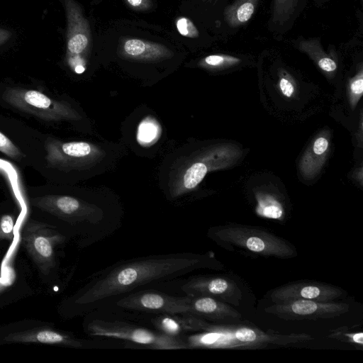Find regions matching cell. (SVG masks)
Wrapping results in <instances>:
<instances>
[{
  "label": "cell",
  "mask_w": 363,
  "mask_h": 363,
  "mask_svg": "<svg viewBox=\"0 0 363 363\" xmlns=\"http://www.w3.org/2000/svg\"><path fill=\"white\" fill-rule=\"evenodd\" d=\"M181 289L189 296H210L236 306L242 298V292L236 283L220 276H195L186 281Z\"/></svg>",
  "instance_id": "30bf717a"
},
{
  "label": "cell",
  "mask_w": 363,
  "mask_h": 363,
  "mask_svg": "<svg viewBox=\"0 0 363 363\" xmlns=\"http://www.w3.org/2000/svg\"><path fill=\"white\" fill-rule=\"evenodd\" d=\"M328 337L348 342L354 345L363 346L362 332H350L346 327H341L332 331Z\"/></svg>",
  "instance_id": "44dd1931"
},
{
  "label": "cell",
  "mask_w": 363,
  "mask_h": 363,
  "mask_svg": "<svg viewBox=\"0 0 363 363\" xmlns=\"http://www.w3.org/2000/svg\"><path fill=\"white\" fill-rule=\"evenodd\" d=\"M34 203L67 222L86 224L98 239L107 233L100 228L103 227L104 211L94 204L65 195H48L37 198Z\"/></svg>",
  "instance_id": "5b68a950"
},
{
  "label": "cell",
  "mask_w": 363,
  "mask_h": 363,
  "mask_svg": "<svg viewBox=\"0 0 363 363\" xmlns=\"http://www.w3.org/2000/svg\"><path fill=\"white\" fill-rule=\"evenodd\" d=\"M152 321L158 331L169 336L178 337L185 330L182 318H173L169 314H162Z\"/></svg>",
  "instance_id": "ac0fdd59"
},
{
  "label": "cell",
  "mask_w": 363,
  "mask_h": 363,
  "mask_svg": "<svg viewBox=\"0 0 363 363\" xmlns=\"http://www.w3.org/2000/svg\"><path fill=\"white\" fill-rule=\"evenodd\" d=\"M123 52L125 56L135 60L154 61L169 57L172 53L163 45L132 38L123 45Z\"/></svg>",
  "instance_id": "2e32d148"
},
{
  "label": "cell",
  "mask_w": 363,
  "mask_h": 363,
  "mask_svg": "<svg viewBox=\"0 0 363 363\" xmlns=\"http://www.w3.org/2000/svg\"><path fill=\"white\" fill-rule=\"evenodd\" d=\"M328 147V142L325 138H319L316 139L313 144V152L316 155L323 154Z\"/></svg>",
  "instance_id": "4316f807"
},
{
  "label": "cell",
  "mask_w": 363,
  "mask_h": 363,
  "mask_svg": "<svg viewBox=\"0 0 363 363\" xmlns=\"http://www.w3.org/2000/svg\"><path fill=\"white\" fill-rule=\"evenodd\" d=\"M240 61L239 59L228 55H213L205 57L203 62L210 67H220L231 65Z\"/></svg>",
  "instance_id": "cb8c5ba5"
},
{
  "label": "cell",
  "mask_w": 363,
  "mask_h": 363,
  "mask_svg": "<svg viewBox=\"0 0 363 363\" xmlns=\"http://www.w3.org/2000/svg\"><path fill=\"white\" fill-rule=\"evenodd\" d=\"M279 86L284 95L291 96L294 93V88L290 81L282 77L279 81Z\"/></svg>",
  "instance_id": "83f0119b"
},
{
  "label": "cell",
  "mask_w": 363,
  "mask_h": 363,
  "mask_svg": "<svg viewBox=\"0 0 363 363\" xmlns=\"http://www.w3.org/2000/svg\"><path fill=\"white\" fill-rule=\"evenodd\" d=\"M4 100L21 111L48 121L81 118L69 104L53 99L44 93L19 87L10 88L4 94Z\"/></svg>",
  "instance_id": "8992f818"
},
{
  "label": "cell",
  "mask_w": 363,
  "mask_h": 363,
  "mask_svg": "<svg viewBox=\"0 0 363 363\" xmlns=\"http://www.w3.org/2000/svg\"><path fill=\"white\" fill-rule=\"evenodd\" d=\"M0 152L13 159H19L23 154L18 147L0 131Z\"/></svg>",
  "instance_id": "7402d4cb"
},
{
  "label": "cell",
  "mask_w": 363,
  "mask_h": 363,
  "mask_svg": "<svg viewBox=\"0 0 363 363\" xmlns=\"http://www.w3.org/2000/svg\"><path fill=\"white\" fill-rule=\"evenodd\" d=\"M177 30L182 35L188 38H197L199 33L192 21L186 18H179L176 23Z\"/></svg>",
  "instance_id": "603a6c76"
},
{
  "label": "cell",
  "mask_w": 363,
  "mask_h": 363,
  "mask_svg": "<svg viewBox=\"0 0 363 363\" xmlns=\"http://www.w3.org/2000/svg\"><path fill=\"white\" fill-rule=\"evenodd\" d=\"M14 221L10 215H4L0 219V236L11 238L13 234Z\"/></svg>",
  "instance_id": "d4e9b609"
},
{
  "label": "cell",
  "mask_w": 363,
  "mask_h": 363,
  "mask_svg": "<svg viewBox=\"0 0 363 363\" xmlns=\"http://www.w3.org/2000/svg\"><path fill=\"white\" fill-rule=\"evenodd\" d=\"M257 211L267 217L279 218L281 216L282 210L280 204L268 195H260L258 197Z\"/></svg>",
  "instance_id": "ffe728a7"
},
{
  "label": "cell",
  "mask_w": 363,
  "mask_h": 363,
  "mask_svg": "<svg viewBox=\"0 0 363 363\" xmlns=\"http://www.w3.org/2000/svg\"><path fill=\"white\" fill-rule=\"evenodd\" d=\"M349 308L350 305L345 303L294 300L274 303L264 311L285 320H318L338 317Z\"/></svg>",
  "instance_id": "9c48e42d"
},
{
  "label": "cell",
  "mask_w": 363,
  "mask_h": 363,
  "mask_svg": "<svg viewBox=\"0 0 363 363\" xmlns=\"http://www.w3.org/2000/svg\"><path fill=\"white\" fill-rule=\"evenodd\" d=\"M11 36V33L0 28V45L5 43Z\"/></svg>",
  "instance_id": "f546056e"
},
{
  "label": "cell",
  "mask_w": 363,
  "mask_h": 363,
  "mask_svg": "<svg viewBox=\"0 0 363 363\" xmlns=\"http://www.w3.org/2000/svg\"><path fill=\"white\" fill-rule=\"evenodd\" d=\"M341 289L331 285L311 281H297L273 290L269 298L274 303L294 300L333 301L342 296Z\"/></svg>",
  "instance_id": "7c38bea8"
},
{
  "label": "cell",
  "mask_w": 363,
  "mask_h": 363,
  "mask_svg": "<svg viewBox=\"0 0 363 363\" xmlns=\"http://www.w3.org/2000/svg\"><path fill=\"white\" fill-rule=\"evenodd\" d=\"M199 330L201 334L192 335L186 341L190 347L208 348L257 347L268 345H287L313 340L305 333L282 335L263 332L247 326L238 328L212 325L203 320Z\"/></svg>",
  "instance_id": "7a4b0ae2"
},
{
  "label": "cell",
  "mask_w": 363,
  "mask_h": 363,
  "mask_svg": "<svg viewBox=\"0 0 363 363\" xmlns=\"http://www.w3.org/2000/svg\"><path fill=\"white\" fill-rule=\"evenodd\" d=\"M67 20V60L74 69L84 62L80 55L84 52L89 43V28L80 8L74 0H65Z\"/></svg>",
  "instance_id": "8fae6325"
},
{
  "label": "cell",
  "mask_w": 363,
  "mask_h": 363,
  "mask_svg": "<svg viewBox=\"0 0 363 363\" xmlns=\"http://www.w3.org/2000/svg\"><path fill=\"white\" fill-rule=\"evenodd\" d=\"M188 313L203 320L225 322L240 320L241 314L235 308L220 300L205 296H190Z\"/></svg>",
  "instance_id": "5bb4252c"
},
{
  "label": "cell",
  "mask_w": 363,
  "mask_h": 363,
  "mask_svg": "<svg viewBox=\"0 0 363 363\" xmlns=\"http://www.w3.org/2000/svg\"><path fill=\"white\" fill-rule=\"evenodd\" d=\"M208 235L225 248L237 247L258 255L281 258L291 257L296 254L285 240L259 228L227 225L212 228Z\"/></svg>",
  "instance_id": "3957f363"
},
{
  "label": "cell",
  "mask_w": 363,
  "mask_h": 363,
  "mask_svg": "<svg viewBox=\"0 0 363 363\" xmlns=\"http://www.w3.org/2000/svg\"><path fill=\"white\" fill-rule=\"evenodd\" d=\"M89 335L119 339L138 345L157 350L189 349L186 341L180 336H169L139 325L119 320L92 318L86 323Z\"/></svg>",
  "instance_id": "277c9868"
},
{
  "label": "cell",
  "mask_w": 363,
  "mask_h": 363,
  "mask_svg": "<svg viewBox=\"0 0 363 363\" xmlns=\"http://www.w3.org/2000/svg\"><path fill=\"white\" fill-rule=\"evenodd\" d=\"M350 89L354 95L361 96L363 91V79L362 74L359 78L356 79L351 83Z\"/></svg>",
  "instance_id": "f1b7e54d"
},
{
  "label": "cell",
  "mask_w": 363,
  "mask_h": 363,
  "mask_svg": "<svg viewBox=\"0 0 363 363\" xmlns=\"http://www.w3.org/2000/svg\"><path fill=\"white\" fill-rule=\"evenodd\" d=\"M126 2L134 9L144 11L149 9L152 3L150 0H125Z\"/></svg>",
  "instance_id": "484cf974"
},
{
  "label": "cell",
  "mask_w": 363,
  "mask_h": 363,
  "mask_svg": "<svg viewBox=\"0 0 363 363\" xmlns=\"http://www.w3.org/2000/svg\"><path fill=\"white\" fill-rule=\"evenodd\" d=\"M74 71L77 74H82L85 71V67L83 65H78L74 69Z\"/></svg>",
  "instance_id": "4dcf8cb0"
},
{
  "label": "cell",
  "mask_w": 363,
  "mask_h": 363,
  "mask_svg": "<svg viewBox=\"0 0 363 363\" xmlns=\"http://www.w3.org/2000/svg\"><path fill=\"white\" fill-rule=\"evenodd\" d=\"M215 266V261L208 254L191 252L155 255L120 262L95 275L77 294L74 303L84 311H91L142 286Z\"/></svg>",
  "instance_id": "6da1fadb"
},
{
  "label": "cell",
  "mask_w": 363,
  "mask_h": 363,
  "mask_svg": "<svg viewBox=\"0 0 363 363\" xmlns=\"http://www.w3.org/2000/svg\"><path fill=\"white\" fill-rule=\"evenodd\" d=\"M62 237L45 225L30 223L23 233L24 243L33 259L43 266H51L54 260V250Z\"/></svg>",
  "instance_id": "4fadbf2b"
},
{
  "label": "cell",
  "mask_w": 363,
  "mask_h": 363,
  "mask_svg": "<svg viewBox=\"0 0 363 363\" xmlns=\"http://www.w3.org/2000/svg\"><path fill=\"white\" fill-rule=\"evenodd\" d=\"M48 163L57 168L85 167L100 160L104 152L84 141L62 142L50 139L45 144Z\"/></svg>",
  "instance_id": "ba28073f"
},
{
  "label": "cell",
  "mask_w": 363,
  "mask_h": 363,
  "mask_svg": "<svg viewBox=\"0 0 363 363\" xmlns=\"http://www.w3.org/2000/svg\"><path fill=\"white\" fill-rule=\"evenodd\" d=\"M258 0H236L226 9L225 18L232 27H236L248 21L254 13Z\"/></svg>",
  "instance_id": "e0dca14e"
},
{
  "label": "cell",
  "mask_w": 363,
  "mask_h": 363,
  "mask_svg": "<svg viewBox=\"0 0 363 363\" xmlns=\"http://www.w3.org/2000/svg\"><path fill=\"white\" fill-rule=\"evenodd\" d=\"M160 128L154 119L147 118L139 125L138 130V140L142 144L153 143L160 135Z\"/></svg>",
  "instance_id": "d6986e66"
},
{
  "label": "cell",
  "mask_w": 363,
  "mask_h": 363,
  "mask_svg": "<svg viewBox=\"0 0 363 363\" xmlns=\"http://www.w3.org/2000/svg\"><path fill=\"white\" fill-rule=\"evenodd\" d=\"M189 296H171L156 291H140L123 296L116 305L126 310L160 314H184L189 313Z\"/></svg>",
  "instance_id": "52a82bcc"
},
{
  "label": "cell",
  "mask_w": 363,
  "mask_h": 363,
  "mask_svg": "<svg viewBox=\"0 0 363 363\" xmlns=\"http://www.w3.org/2000/svg\"><path fill=\"white\" fill-rule=\"evenodd\" d=\"M7 341L22 342H38L51 345H62L79 347L82 342L69 335L50 329H39L12 334L6 337Z\"/></svg>",
  "instance_id": "9a60e30c"
}]
</instances>
